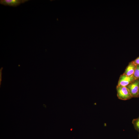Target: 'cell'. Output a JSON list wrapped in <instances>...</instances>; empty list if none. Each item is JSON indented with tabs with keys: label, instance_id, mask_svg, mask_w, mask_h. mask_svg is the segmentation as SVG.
I'll return each mask as SVG.
<instances>
[{
	"label": "cell",
	"instance_id": "8fae6325",
	"mask_svg": "<svg viewBox=\"0 0 139 139\" xmlns=\"http://www.w3.org/2000/svg\"></svg>",
	"mask_w": 139,
	"mask_h": 139
},
{
	"label": "cell",
	"instance_id": "9c48e42d",
	"mask_svg": "<svg viewBox=\"0 0 139 139\" xmlns=\"http://www.w3.org/2000/svg\"><path fill=\"white\" fill-rule=\"evenodd\" d=\"M72 129H72L71 128V130L72 131Z\"/></svg>",
	"mask_w": 139,
	"mask_h": 139
},
{
	"label": "cell",
	"instance_id": "7a4b0ae2",
	"mask_svg": "<svg viewBox=\"0 0 139 139\" xmlns=\"http://www.w3.org/2000/svg\"><path fill=\"white\" fill-rule=\"evenodd\" d=\"M126 87L132 97H139V79H136Z\"/></svg>",
	"mask_w": 139,
	"mask_h": 139
},
{
	"label": "cell",
	"instance_id": "ba28073f",
	"mask_svg": "<svg viewBox=\"0 0 139 139\" xmlns=\"http://www.w3.org/2000/svg\"><path fill=\"white\" fill-rule=\"evenodd\" d=\"M133 61L136 65H139V57Z\"/></svg>",
	"mask_w": 139,
	"mask_h": 139
},
{
	"label": "cell",
	"instance_id": "6da1fadb",
	"mask_svg": "<svg viewBox=\"0 0 139 139\" xmlns=\"http://www.w3.org/2000/svg\"><path fill=\"white\" fill-rule=\"evenodd\" d=\"M116 89L117 95L119 99L123 100H126L132 98L126 86L117 85Z\"/></svg>",
	"mask_w": 139,
	"mask_h": 139
},
{
	"label": "cell",
	"instance_id": "8992f818",
	"mask_svg": "<svg viewBox=\"0 0 139 139\" xmlns=\"http://www.w3.org/2000/svg\"><path fill=\"white\" fill-rule=\"evenodd\" d=\"M132 123L135 130L139 132V116L137 118L134 119Z\"/></svg>",
	"mask_w": 139,
	"mask_h": 139
},
{
	"label": "cell",
	"instance_id": "52a82bcc",
	"mask_svg": "<svg viewBox=\"0 0 139 139\" xmlns=\"http://www.w3.org/2000/svg\"><path fill=\"white\" fill-rule=\"evenodd\" d=\"M133 75L136 79H139V65H136Z\"/></svg>",
	"mask_w": 139,
	"mask_h": 139
},
{
	"label": "cell",
	"instance_id": "5b68a950",
	"mask_svg": "<svg viewBox=\"0 0 139 139\" xmlns=\"http://www.w3.org/2000/svg\"><path fill=\"white\" fill-rule=\"evenodd\" d=\"M136 65L133 61L130 63L126 68L124 74L128 76H131L133 75Z\"/></svg>",
	"mask_w": 139,
	"mask_h": 139
},
{
	"label": "cell",
	"instance_id": "3957f363",
	"mask_svg": "<svg viewBox=\"0 0 139 139\" xmlns=\"http://www.w3.org/2000/svg\"><path fill=\"white\" fill-rule=\"evenodd\" d=\"M136 79L133 75L128 76L123 73L119 77L117 85L126 86Z\"/></svg>",
	"mask_w": 139,
	"mask_h": 139
},
{
	"label": "cell",
	"instance_id": "277c9868",
	"mask_svg": "<svg viewBox=\"0 0 139 139\" xmlns=\"http://www.w3.org/2000/svg\"><path fill=\"white\" fill-rule=\"evenodd\" d=\"M28 1V0H1L0 3L5 6L16 7Z\"/></svg>",
	"mask_w": 139,
	"mask_h": 139
},
{
	"label": "cell",
	"instance_id": "30bf717a",
	"mask_svg": "<svg viewBox=\"0 0 139 139\" xmlns=\"http://www.w3.org/2000/svg\"><path fill=\"white\" fill-rule=\"evenodd\" d=\"M138 139H139V135H138Z\"/></svg>",
	"mask_w": 139,
	"mask_h": 139
}]
</instances>
